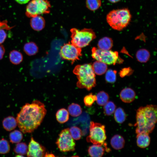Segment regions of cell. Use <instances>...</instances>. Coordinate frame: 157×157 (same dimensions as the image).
Returning <instances> with one entry per match:
<instances>
[{
    "mask_svg": "<svg viewBox=\"0 0 157 157\" xmlns=\"http://www.w3.org/2000/svg\"><path fill=\"white\" fill-rule=\"evenodd\" d=\"M3 126L6 130L10 131L17 127V124L16 119L12 116H9L5 118L2 121Z\"/></svg>",
    "mask_w": 157,
    "mask_h": 157,
    "instance_id": "16",
    "label": "cell"
},
{
    "mask_svg": "<svg viewBox=\"0 0 157 157\" xmlns=\"http://www.w3.org/2000/svg\"><path fill=\"white\" fill-rule=\"evenodd\" d=\"M92 66L95 74L99 75L104 74L108 69L106 64L97 60L93 63Z\"/></svg>",
    "mask_w": 157,
    "mask_h": 157,
    "instance_id": "19",
    "label": "cell"
},
{
    "mask_svg": "<svg viewBox=\"0 0 157 157\" xmlns=\"http://www.w3.org/2000/svg\"><path fill=\"white\" fill-rule=\"evenodd\" d=\"M96 102L100 106H104L108 101L109 96L108 93L104 91L98 92L97 95Z\"/></svg>",
    "mask_w": 157,
    "mask_h": 157,
    "instance_id": "27",
    "label": "cell"
},
{
    "mask_svg": "<svg viewBox=\"0 0 157 157\" xmlns=\"http://www.w3.org/2000/svg\"><path fill=\"white\" fill-rule=\"evenodd\" d=\"M45 23L44 18L40 15L31 17L30 22L31 28L34 30L37 31L43 29L45 27Z\"/></svg>",
    "mask_w": 157,
    "mask_h": 157,
    "instance_id": "13",
    "label": "cell"
},
{
    "mask_svg": "<svg viewBox=\"0 0 157 157\" xmlns=\"http://www.w3.org/2000/svg\"><path fill=\"white\" fill-rule=\"evenodd\" d=\"M97 99L96 95L90 93L85 96L84 98V102L85 105L87 107L91 106Z\"/></svg>",
    "mask_w": 157,
    "mask_h": 157,
    "instance_id": "34",
    "label": "cell"
},
{
    "mask_svg": "<svg viewBox=\"0 0 157 157\" xmlns=\"http://www.w3.org/2000/svg\"><path fill=\"white\" fill-rule=\"evenodd\" d=\"M136 138L137 145L139 147L145 148L149 145L150 138L149 134L146 133L137 134Z\"/></svg>",
    "mask_w": 157,
    "mask_h": 157,
    "instance_id": "14",
    "label": "cell"
},
{
    "mask_svg": "<svg viewBox=\"0 0 157 157\" xmlns=\"http://www.w3.org/2000/svg\"><path fill=\"white\" fill-rule=\"evenodd\" d=\"M56 143L62 152L73 151L75 149V142L70 134L69 128L63 129L61 131Z\"/></svg>",
    "mask_w": 157,
    "mask_h": 157,
    "instance_id": "9",
    "label": "cell"
},
{
    "mask_svg": "<svg viewBox=\"0 0 157 157\" xmlns=\"http://www.w3.org/2000/svg\"><path fill=\"white\" fill-rule=\"evenodd\" d=\"M114 118L115 121L119 124L124 122L126 117L124 110L120 107L115 109L114 112Z\"/></svg>",
    "mask_w": 157,
    "mask_h": 157,
    "instance_id": "25",
    "label": "cell"
},
{
    "mask_svg": "<svg viewBox=\"0 0 157 157\" xmlns=\"http://www.w3.org/2000/svg\"><path fill=\"white\" fill-rule=\"evenodd\" d=\"M78 79L77 86L80 88H86L90 90L96 85L95 74L92 65L90 64L77 65L73 70Z\"/></svg>",
    "mask_w": 157,
    "mask_h": 157,
    "instance_id": "3",
    "label": "cell"
},
{
    "mask_svg": "<svg viewBox=\"0 0 157 157\" xmlns=\"http://www.w3.org/2000/svg\"><path fill=\"white\" fill-rule=\"evenodd\" d=\"M131 18L129 10L127 8L113 10L106 17L107 22L113 29L120 31L129 24Z\"/></svg>",
    "mask_w": 157,
    "mask_h": 157,
    "instance_id": "4",
    "label": "cell"
},
{
    "mask_svg": "<svg viewBox=\"0 0 157 157\" xmlns=\"http://www.w3.org/2000/svg\"><path fill=\"white\" fill-rule=\"evenodd\" d=\"M68 111L72 116L74 117L79 116L82 113L81 106L79 104L74 103L69 105L68 107Z\"/></svg>",
    "mask_w": 157,
    "mask_h": 157,
    "instance_id": "24",
    "label": "cell"
},
{
    "mask_svg": "<svg viewBox=\"0 0 157 157\" xmlns=\"http://www.w3.org/2000/svg\"><path fill=\"white\" fill-rule=\"evenodd\" d=\"M104 106V113L107 116L111 115L114 113L116 108V105L112 101H108Z\"/></svg>",
    "mask_w": 157,
    "mask_h": 157,
    "instance_id": "30",
    "label": "cell"
},
{
    "mask_svg": "<svg viewBox=\"0 0 157 157\" xmlns=\"http://www.w3.org/2000/svg\"><path fill=\"white\" fill-rule=\"evenodd\" d=\"M106 139L105 126L99 123L91 122L90 133L86 138L87 142L94 144L102 146L105 144Z\"/></svg>",
    "mask_w": 157,
    "mask_h": 157,
    "instance_id": "7",
    "label": "cell"
},
{
    "mask_svg": "<svg viewBox=\"0 0 157 157\" xmlns=\"http://www.w3.org/2000/svg\"><path fill=\"white\" fill-rule=\"evenodd\" d=\"M70 31L71 33V43L81 48L88 45L96 37L95 32L90 28H84L79 30L73 28Z\"/></svg>",
    "mask_w": 157,
    "mask_h": 157,
    "instance_id": "5",
    "label": "cell"
},
{
    "mask_svg": "<svg viewBox=\"0 0 157 157\" xmlns=\"http://www.w3.org/2000/svg\"><path fill=\"white\" fill-rule=\"evenodd\" d=\"M46 113L44 104L38 100L26 104L16 118L20 131L24 133L33 131L40 125Z\"/></svg>",
    "mask_w": 157,
    "mask_h": 157,
    "instance_id": "1",
    "label": "cell"
},
{
    "mask_svg": "<svg viewBox=\"0 0 157 157\" xmlns=\"http://www.w3.org/2000/svg\"><path fill=\"white\" fill-rule=\"evenodd\" d=\"M7 37V34L3 29H0V44L3 43L5 41Z\"/></svg>",
    "mask_w": 157,
    "mask_h": 157,
    "instance_id": "36",
    "label": "cell"
},
{
    "mask_svg": "<svg viewBox=\"0 0 157 157\" xmlns=\"http://www.w3.org/2000/svg\"><path fill=\"white\" fill-rule=\"evenodd\" d=\"M24 51L29 56L36 54L38 51V48L36 44L32 42L25 44L23 47Z\"/></svg>",
    "mask_w": 157,
    "mask_h": 157,
    "instance_id": "20",
    "label": "cell"
},
{
    "mask_svg": "<svg viewBox=\"0 0 157 157\" xmlns=\"http://www.w3.org/2000/svg\"><path fill=\"white\" fill-rule=\"evenodd\" d=\"M56 118L59 123H65L67 122L69 119V113L65 109L61 108L57 112Z\"/></svg>",
    "mask_w": 157,
    "mask_h": 157,
    "instance_id": "23",
    "label": "cell"
},
{
    "mask_svg": "<svg viewBox=\"0 0 157 157\" xmlns=\"http://www.w3.org/2000/svg\"><path fill=\"white\" fill-rule=\"evenodd\" d=\"M117 71L112 69L107 70L106 72L105 78L107 82L113 83L115 82L116 80Z\"/></svg>",
    "mask_w": 157,
    "mask_h": 157,
    "instance_id": "31",
    "label": "cell"
},
{
    "mask_svg": "<svg viewBox=\"0 0 157 157\" xmlns=\"http://www.w3.org/2000/svg\"><path fill=\"white\" fill-rule=\"evenodd\" d=\"M101 0H86V6L90 10L95 11L101 6Z\"/></svg>",
    "mask_w": 157,
    "mask_h": 157,
    "instance_id": "29",
    "label": "cell"
},
{
    "mask_svg": "<svg viewBox=\"0 0 157 157\" xmlns=\"http://www.w3.org/2000/svg\"><path fill=\"white\" fill-rule=\"evenodd\" d=\"M113 41L108 37H104L100 39L97 44L98 48L103 50H109L112 47Z\"/></svg>",
    "mask_w": 157,
    "mask_h": 157,
    "instance_id": "18",
    "label": "cell"
},
{
    "mask_svg": "<svg viewBox=\"0 0 157 157\" xmlns=\"http://www.w3.org/2000/svg\"><path fill=\"white\" fill-rule=\"evenodd\" d=\"M9 58L10 62L12 64L17 65L23 61V56L22 54L19 51L13 50L9 53Z\"/></svg>",
    "mask_w": 157,
    "mask_h": 157,
    "instance_id": "22",
    "label": "cell"
},
{
    "mask_svg": "<svg viewBox=\"0 0 157 157\" xmlns=\"http://www.w3.org/2000/svg\"><path fill=\"white\" fill-rule=\"evenodd\" d=\"M120 0H108L109 1L112 3H115L119 1Z\"/></svg>",
    "mask_w": 157,
    "mask_h": 157,
    "instance_id": "40",
    "label": "cell"
},
{
    "mask_svg": "<svg viewBox=\"0 0 157 157\" xmlns=\"http://www.w3.org/2000/svg\"><path fill=\"white\" fill-rule=\"evenodd\" d=\"M5 50L4 47L0 44V60L2 59L5 53Z\"/></svg>",
    "mask_w": 157,
    "mask_h": 157,
    "instance_id": "37",
    "label": "cell"
},
{
    "mask_svg": "<svg viewBox=\"0 0 157 157\" xmlns=\"http://www.w3.org/2000/svg\"><path fill=\"white\" fill-rule=\"evenodd\" d=\"M55 156L53 154L46 153L44 157H55Z\"/></svg>",
    "mask_w": 157,
    "mask_h": 157,
    "instance_id": "39",
    "label": "cell"
},
{
    "mask_svg": "<svg viewBox=\"0 0 157 157\" xmlns=\"http://www.w3.org/2000/svg\"><path fill=\"white\" fill-rule=\"evenodd\" d=\"M119 95L122 101L125 103H130L135 99L136 94L135 92L132 89L126 88L121 90Z\"/></svg>",
    "mask_w": 157,
    "mask_h": 157,
    "instance_id": "12",
    "label": "cell"
},
{
    "mask_svg": "<svg viewBox=\"0 0 157 157\" xmlns=\"http://www.w3.org/2000/svg\"><path fill=\"white\" fill-rule=\"evenodd\" d=\"M10 141L12 143H17L22 140V133L18 130H15L10 133L9 135Z\"/></svg>",
    "mask_w": 157,
    "mask_h": 157,
    "instance_id": "26",
    "label": "cell"
},
{
    "mask_svg": "<svg viewBox=\"0 0 157 157\" xmlns=\"http://www.w3.org/2000/svg\"><path fill=\"white\" fill-rule=\"evenodd\" d=\"M150 56L149 51L144 49L139 50L136 54V57L137 60L138 61L142 63L147 62L149 60Z\"/></svg>",
    "mask_w": 157,
    "mask_h": 157,
    "instance_id": "21",
    "label": "cell"
},
{
    "mask_svg": "<svg viewBox=\"0 0 157 157\" xmlns=\"http://www.w3.org/2000/svg\"><path fill=\"white\" fill-rule=\"evenodd\" d=\"M10 147L8 142L6 139L2 138L0 140V154H5L8 153Z\"/></svg>",
    "mask_w": 157,
    "mask_h": 157,
    "instance_id": "32",
    "label": "cell"
},
{
    "mask_svg": "<svg viewBox=\"0 0 157 157\" xmlns=\"http://www.w3.org/2000/svg\"><path fill=\"white\" fill-rule=\"evenodd\" d=\"M45 147L36 141L32 137L29 142L27 153L28 157H44L46 154Z\"/></svg>",
    "mask_w": 157,
    "mask_h": 157,
    "instance_id": "11",
    "label": "cell"
},
{
    "mask_svg": "<svg viewBox=\"0 0 157 157\" xmlns=\"http://www.w3.org/2000/svg\"><path fill=\"white\" fill-rule=\"evenodd\" d=\"M157 106L153 105L141 107L137 110L136 133L149 134L153 131L157 121Z\"/></svg>",
    "mask_w": 157,
    "mask_h": 157,
    "instance_id": "2",
    "label": "cell"
},
{
    "mask_svg": "<svg viewBox=\"0 0 157 157\" xmlns=\"http://www.w3.org/2000/svg\"><path fill=\"white\" fill-rule=\"evenodd\" d=\"M125 142L122 136L119 135H115L110 140V144L112 147L116 150L122 149L124 146Z\"/></svg>",
    "mask_w": 157,
    "mask_h": 157,
    "instance_id": "15",
    "label": "cell"
},
{
    "mask_svg": "<svg viewBox=\"0 0 157 157\" xmlns=\"http://www.w3.org/2000/svg\"><path fill=\"white\" fill-rule=\"evenodd\" d=\"M70 134L74 140L80 139L82 136V133L81 129L76 126L71 127L69 129Z\"/></svg>",
    "mask_w": 157,
    "mask_h": 157,
    "instance_id": "33",
    "label": "cell"
},
{
    "mask_svg": "<svg viewBox=\"0 0 157 157\" xmlns=\"http://www.w3.org/2000/svg\"><path fill=\"white\" fill-rule=\"evenodd\" d=\"M51 6L48 0H32L27 6L26 15L32 17L42 14L49 13Z\"/></svg>",
    "mask_w": 157,
    "mask_h": 157,
    "instance_id": "8",
    "label": "cell"
},
{
    "mask_svg": "<svg viewBox=\"0 0 157 157\" xmlns=\"http://www.w3.org/2000/svg\"><path fill=\"white\" fill-rule=\"evenodd\" d=\"M30 0H15L16 2L21 4H25L28 3Z\"/></svg>",
    "mask_w": 157,
    "mask_h": 157,
    "instance_id": "38",
    "label": "cell"
},
{
    "mask_svg": "<svg viewBox=\"0 0 157 157\" xmlns=\"http://www.w3.org/2000/svg\"><path fill=\"white\" fill-rule=\"evenodd\" d=\"M28 146L24 142L17 143L14 149V151L16 153L22 155L27 154Z\"/></svg>",
    "mask_w": 157,
    "mask_h": 157,
    "instance_id": "28",
    "label": "cell"
},
{
    "mask_svg": "<svg viewBox=\"0 0 157 157\" xmlns=\"http://www.w3.org/2000/svg\"><path fill=\"white\" fill-rule=\"evenodd\" d=\"M133 71L130 67L122 69L119 72V74L120 76L123 78L126 76H129L133 73Z\"/></svg>",
    "mask_w": 157,
    "mask_h": 157,
    "instance_id": "35",
    "label": "cell"
},
{
    "mask_svg": "<svg viewBox=\"0 0 157 157\" xmlns=\"http://www.w3.org/2000/svg\"><path fill=\"white\" fill-rule=\"evenodd\" d=\"M63 59L71 61L73 63L82 56L81 49L71 43L65 44L61 47L59 53Z\"/></svg>",
    "mask_w": 157,
    "mask_h": 157,
    "instance_id": "10",
    "label": "cell"
},
{
    "mask_svg": "<svg viewBox=\"0 0 157 157\" xmlns=\"http://www.w3.org/2000/svg\"><path fill=\"white\" fill-rule=\"evenodd\" d=\"M105 149L102 146L94 144L90 146L88 150L89 155L92 157H101L104 154Z\"/></svg>",
    "mask_w": 157,
    "mask_h": 157,
    "instance_id": "17",
    "label": "cell"
},
{
    "mask_svg": "<svg viewBox=\"0 0 157 157\" xmlns=\"http://www.w3.org/2000/svg\"><path fill=\"white\" fill-rule=\"evenodd\" d=\"M93 58L97 61L109 65H115L116 63H122L123 60L119 57L117 51L109 50H103L96 47L92 49Z\"/></svg>",
    "mask_w": 157,
    "mask_h": 157,
    "instance_id": "6",
    "label": "cell"
}]
</instances>
